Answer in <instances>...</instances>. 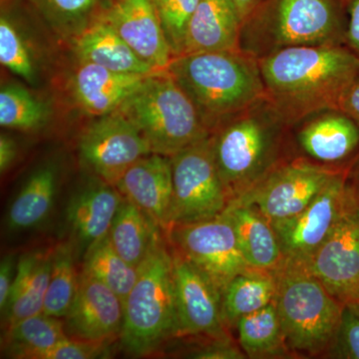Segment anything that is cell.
<instances>
[{"instance_id":"42","label":"cell","mask_w":359,"mask_h":359,"mask_svg":"<svg viewBox=\"0 0 359 359\" xmlns=\"http://www.w3.org/2000/svg\"><path fill=\"white\" fill-rule=\"evenodd\" d=\"M50 1L62 13L78 14L89 9L95 0H50Z\"/></svg>"},{"instance_id":"19","label":"cell","mask_w":359,"mask_h":359,"mask_svg":"<svg viewBox=\"0 0 359 359\" xmlns=\"http://www.w3.org/2000/svg\"><path fill=\"white\" fill-rule=\"evenodd\" d=\"M116 187L100 181L75 194L66 208V221L84 252L108 236L123 201Z\"/></svg>"},{"instance_id":"45","label":"cell","mask_w":359,"mask_h":359,"mask_svg":"<svg viewBox=\"0 0 359 359\" xmlns=\"http://www.w3.org/2000/svg\"><path fill=\"white\" fill-rule=\"evenodd\" d=\"M346 304H348V306H351V308L353 309V311L359 316V297Z\"/></svg>"},{"instance_id":"20","label":"cell","mask_w":359,"mask_h":359,"mask_svg":"<svg viewBox=\"0 0 359 359\" xmlns=\"http://www.w3.org/2000/svg\"><path fill=\"white\" fill-rule=\"evenodd\" d=\"M242 25L233 0H200L189 23L183 54L238 50Z\"/></svg>"},{"instance_id":"46","label":"cell","mask_w":359,"mask_h":359,"mask_svg":"<svg viewBox=\"0 0 359 359\" xmlns=\"http://www.w3.org/2000/svg\"><path fill=\"white\" fill-rule=\"evenodd\" d=\"M342 1L346 2V4L347 0H342Z\"/></svg>"},{"instance_id":"2","label":"cell","mask_w":359,"mask_h":359,"mask_svg":"<svg viewBox=\"0 0 359 359\" xmlns=\"http://www.w3.org/2000/svg\"><path fill=\"white\" fill-rule=\"evenodd\" d=\"M290 134L292 125L266 95L212 130L215 159L230 202L290 159Z\"/></svg>"},{"instance_id":"39","label":"cell","mask_w":359,"mask_h":359,"mask_svg":"<svg viewBox=\"0 0 359 359\" xmlns=\"http://www.w3.org/2000/svg\"><path fill=\"white\" fill-rule=\"evenodd\" d=\"M346 46L359 58V0H347Z\"/></svg>"},{"instance_id":"18","label":"cell","mask_w":359,"mask_h":359,"mask_svg":"<svg viewBox=\"0 0 359 359\" xmlns=\"http://www.w3.org/2000/svg\"><path fill=\"white\" fill-rule=\"evenodd\" d=\"M115 187L163 231L169 229L173 201L171 158L156 153L145 156L123 174Z\"/></svg>"},{"instance_id":"26","label":"cell","mask_w":359,"mask_h":359,"mask_svg":"<svg viewBox=\"0 0 359 359\" xmlns=\"http://www.w3.org/2000/svg\"><path fill=\"white\" fill-rule=\"evenodd\" d=\"M162 231L138 205L123 198L108 236L116 252L139 268Z\"/></svg>"},{"instance_id":"15","label":"cell","mask_w":359,"mask_h":359,"mask_svg":"<svg viewBox=\"0 0 359 359\" xmlns=\"http://www.w3.org/2000/svg\"><path fill=\"white\" fill-rule=\"evenodd\" d=\"M292 131L304 158L318 164L346 169L359 151V125L339 108L311 113Z\"/></svg>"},{"instance_id":"33","label":"cell","mask_w":359,"mask_h":359,"mask_svg":"<svg viewBox=\"0 0 359 359\" xmlns=\"http://www.w3.org/2000/svg\"><path fill=\"white\" fill-rule=\"evenodd\" d=\"M174 57L182 55L187 30L200 0H153Z\"/></svg>"},{"instance_id":"4","label":"cell","mask_w":359,"mask_h":359,"mask_svg":"<svg viewBox=\"0 0 359 359\" xmlns=\"http://www.w3.org/2000/svg\"><path fill=\"white\" fill-rule=\"evenodd\" d=\"M342 0H263L245 18L238 49L259 60L283 49L346 45Z\"/></svg>"},{"instance_id":"22","label":"cell","mask_w":359,"mask_h":359,"mask_svg":"<svg viewBox=\"0 0 359 359\" xmlns=\"http://www.w3.org/2000/svg\"><path fill=\"white\" fill-rule=\"evenodd\" d=\"M224 212L233 223L241 250L250 268L275 271L282 266L283 250L275 229L259 210L231 201Z\"/></svg>"},{"instance_id":"41","label":"cell","mask_w":359,"mask_h":359,"mask_svg":"<svg viewBox=\"0 0 359 359\" xmlns=\"http://www.w3.org/2000/svg\"><path fill=\"white\" fill-rule=\"evenodd\" d=\"M18 156V147L15 142L7 135L0 136V171L6 173L11 167Z\"/></svg>"},{"instance_id":"30","label":"cell","mask_w":359,"mask_h":359,"mask_svg":"<svg viewBox=\"0 0 359 359\" xmlns=\"http://www.w3.org/2000/svg\"><path fill=\"white\" fill-rule=\"evenodd\" d=\"M82 271L110 287L121 299L123 304L138 278V268L127 263L116 252L109 236L87 249Z\"/></svg>"},{"instance_id":"5","label":"cell","mask_w":359,"mask_h":359,"mask_svg":"<svg viewBox=\"0 0 359 359\" xmlns=\"http://www.w3.org/2000/svg\"><path fill=\"white\" fill-rule=\"evenodd\" d=\"M161 231L138 268V278L124 304L122 346L132 355L155 353L179 335L175 299L173 255Z\"/></svg>"},{"instance_id":"24","label":"cell","mask_w":359,"mask_h":359,"mask_svg":"<svg viewBox=\"0 0 359 359\" xmlns=\"http://www.w3.org/2000/svg\"><path fill=\"white\" fill-rule=\"evenodd\" d=\"M76 52L80 62L102 66L116 72L136 74L158 72L142 60L104 18L81 33L77 39Z\"/></svg>"},{"instance_id":"17","label":"cell","mask_w":359,"mask_h":359,"mask_svg":"<svg viewBox=\"0 0 359 359\" xmlns=\"http://www.w3.org/2000/svg\"><path fill=\"white\" fill-rule=\"evenodd\" d=\"M104 20L155 70H166L173 60L153 0H114Z\"/></svg>"},{"instance_id":"35","label":"cell","mask_w":359,"mask_h":359,"mask_svg":"<svg viewBox=\"0 0 359 359\" xmlns=\"http://www.w3.org/2000/svg\"><path fill=\"white\" fill-rule=\"evenodd\" d=\"M325 358L359 359V316L344 304L339 327L325 354Z\"/></svg>"},{"instance_id":"37","label":"cell","mask_w":359,"mask_h":359,"mask_svg":"<svg viewBox=\"0 0 359 359\" xmlns=\"http://www.w3.org/2000/svg\"><path fill=\"white\" fill-rule=\"evenodd\" d=\"M197 359H243L247 358L244 351L233 346L231 340L214 339L209 346H205L190 355Z\"/></svg>"},{"instance_id":"44","label":"cell","mask_w":359,"mask_h":359,"mask_svg":"<svg viewBox=\"0 0 359 359\" xmlns=\"http://www.w3.org/2000/svg\"><path fill=\"white\" fill-rule=\"evenodd\" d=\"M263 0H233L238 9L243 21Z\"/></svg>"},{"instance_id":"31","label":"cell","mask_w":359,"mask_h":359,"mask_svg":"<svg viewBox=\"0 0 359 359\" xmlns=\"http://www.w3.org/2000/svg\"><path fill=\"white\" fill-rule=\"evenodd\" d=\"M79 280L74 245L71 242L60 243L53 249L50 280L42 313L65 318L76 295Z\"/></svg>"},{"instance_id":"27","label":"cell","mask_w":359,"mask_h":359,"mask_svg":"<svg viewBox=\"0 0 359 359\" xmlns=\"http://www.w3.org/2000/svg\"><path fill=\"white\" fill-rule=\"evenodd\" d=\"M276 280L273 271L250 269L229 283L222 294V313L226 327H236L244 316L275 301Z\"/></svg>"},{"instance_id":"16","label":"cell","mask_w":359,"mask_h":359,"mask_svg":"<svg viewBox=\"0 0 359 359\" xmlns=\"http://www.w3.org/2000/svg\"><path fill=\"white\" fill-rule=\"evenodd\" d=\"M65 320L72 339L109 342L121 337L124 304L110 287L81 271L76 295Z\"/></svg>"},{"instance_id":"13","label":"cell","mask_w":359,"mask_h":359,"mask_svg":"<svg viewBox=\"0 0 359 359\" xmlns=\"http://www.w3.org/2000/svg\"><path fill=\"white\" fill-rule=\"evenodd\" d=\"M306 268L342 304L359 297V198L353 189L339 221Z\"/></svg>"},{"instance_id":"28","label":"cell","mask_w":359,"mask_h":359,"mask_svg":"<svg viewBox=\"0 0 359 359\" xmlns=\"http://www.w3.org/2000/svg\"><path fill=\"white\" fill-rule=\"evenodd\" d=\"M65 323L44 313L23 318L4 328L2 349L11 358L36 359L59 342L68 339Z\"/></svg>"},{"instance_id":"3","label":"cell","mask_w":359,"mask_h":359,"mask_svg":"<svg viewBox=\"0 0 359 359\" xmlns=\"http://www.w3.org/2000/svg\"><path fill=\"white\" fill-rule=\"evenodd\" d=\"M167 70L210 132L266 95L259 60L240 49L183 54Z\"/></svg>"},{"instance_id":"23","label":"cell","mask_w":359,"mask_h":359,"mask_svg":"<svg viewBox=\"0 0 359 359\" xmlns=\"http://www.w3.org/2000/svg\"><path fill=\"white\" fill-rule=\"evenodd\" d=\"M52 255L53 249L33 250L18 259L13 289L1 313L4 328L43 311L50 280Z\"/></svg>"},{"instance_id":"34","label":"cell","mask_w":359,"mask_h":359,"mask_svg":"<svg viewBox=\"0 0 359 359\" xmlns=\"http://www.w3.org/2000/svg\"><path fill=\"white\" fill-rule=\"evenodd\" d=\"M0 61L1 65L27 81H33L32 58L13 23L2 16L0 20Z\"/></svg>"},{"instance_id":"6","label":"cell","mask_w":359,"mask_h":359,"mask_svg":"<svg viewBox=\"0 0 359 359\" xmlns=\"http://www.w3.org/2000/svg\"><path fill=\"white\" fill-rule=\"evenodd\" d=\"M116 111L136 125L153 153L170 158L211 134L167 69L148 75Z\"/></svg>"},{"instance_id":"36","label":"cell","mask_w":359,"mask_h":359,"mask_svg":"<svg viewBox=\"0 0 359 359\" xmlns=\"http://www.w3.org/2000/svg\"><path fill=\"white\" fill-rule=\"evenodd\" d=\"M108 342L88 341L68 337L40 353L36 359H94L106 358Z\"/></svg>"},{"instance_id":"32","label":"cell","mask_w":359,"mask_h":359,"mask_svg":"<svg viewBox=\"0 0 359 359\" xmlns=\"http://www.w3.org/2000/svg\"><path fill=\"white\" fill-rule=\"evenodd\" d=\"M47 119L44 104L20 85H6L0 91V125L6 128H39Z\"/></svg>"},{"instance_id":"21","label":"cell","mask_w":359,"mask_h":359,"mask_svg":"<svg viewBox=\"0 0 359 359\" xmlns=\"http://www.w3.org/2000/svg\"><path fill=\"white\" fill-rule=\"evenodd\" d=\"M148 75L116 72L102 66L80 62L73 77V91L84 111L102 117L115 112Z\"/></svg>"},{"instance_id":"7","label":"cell","mask_w":359,"mask_h":359,"mask_svg":"<svg viewBox=\"0 0 359 359\" xmlns=\"http://www.w3.org/2000/svg\"><path fill=\"white\" fill-rule=\"evenodd\" d=\"M273 273V302L290 351L323 355L339 327L344 304L306 266L283 263Z\"/></svg>"},{"instance_id":"10","label":"cell","mask_w":359,"mask_h":359,"mask_svg":"<svg viewBox=\"0 0 359 359\" xmlns=\"http://www.w3.org/2000/svg\"><path fill=\"white\" fill-rule=\"evenodd\" d=\"M166 238L172 249L209 276L222 294L233 278L252 269L224 212L207 221L172 224Z\"/></svg>"},{"instance_id":"43","label":"cell","mask_w":359,"mask_h":359,"mask_svg":"<svg viewBox=\"0 0 359 359\" xmlns=\"http://www.w3.org/2000/svg\"><path fill=\"white\" fill-rule=\"evenodd\" d=\"M346 178L354 194L359 198V151L346 169Z\"/></svg>"},{"instance_id":"14","label":"cell","mask_w":359,"mask_h":359,"mask_svg":"<svg viewBox=\"0 0 359 359\" xmlns=\"http://www.w3.org/2000/svg\"><path fill=\"white\" fill-rule=\"evenodd\" d=\"M179 335L229 339L222 313V292L195 264L172 249Z\"/></svg>"},{"instance_id":"11","label":"cell","mask_w":359,"mask_h":359,"mask_svg":"<svg viewBox=\"0 0 359 359\" xmlns=\"http://www.w3.org/2000/svg\"><path fill=\"white\" fill-rule=\"evenodd\" d=\"M349 191L346 169L340 170L299 214L271 223L282 247L283 263L308 266L339 221Z\"/></svg>"},{"instance_id":"12","label":"cell","mask_w":359,"mask_h":359,"mask_svg":"<svg viewBox=\"0 0 359 359\" xmlns=\"http://www.w3.org/2000/svg\"><path fill=\"white\" fill-rule=\"evenodd\" d=\"M79 152L97 178L114 187L134 163L153 153L140 130L117 111L87 127L80 138Z\"/></svg>"},{"instance_id":"40","label":"cell","mask_w":359,"mask_h":359,"mask_svg":"<svg viewBox=\"0 0 359 359\" xmlns=\"http://www.w3.org/2000/svg\"><path fill=\"white\" fill-rule=\"evenodd\" d=\"M337 108L359 125V73L344 90Z\"/></svg>"},{"instance_id":"1","label":"cell","mask_w":359,"mask_h":359,"mask_svg":"<svg viewBox=\"0 0 359 359\" xmlns=\"http://www.w3.org/2000/svg\"><path fill=\"white\" fill-rule=\"evenodd\" d=\"M259 65L266 95L290 125L337 108L359 73V58L346 45L290 47L259 59Z\"/></svg>"},{"instance_id":"8","label":"cell","mask_w":359,"mask_h":359,"mask_svg":"<svg viewBox=\"0 0 359 359\" xmlns=\"http://www.w3.org/2000/svg\"><path fill=\"white\" fill-rule=\"evenodd\" d=\"M171 165L170 226L207 221L223 214L230 199L215 159L211 134L171 157Z\"/></svg>"},{"instance_id":"29","label":"cell","mask_w":359,"mask_h":359,"mask_svg":"<svg viewBox=\"0 0 359 359\" xmlns=\"http://www.w3.org/2000/svg\"><path fill=\"white\" fill-rule=\"evenodd\" d=\"M241 349L249 358H287L292 355L275 302L244 316L236 325Z\"/></svg>"},{"instance_id":"38","label":"cell","mask_w":359,"mask_h":359,"mask_svg":"<svg viewBox=\"0 0 359 359\" xmlns=\"http://www.w3.org/2000/svg\"><path fill=\"white\" fill-rule=\"evenodd\" d=\"M18 259L14 255H7L1 259L0 264V313H4L8 302L16 271H18Z\"/></svg>"},{"instance_id":"9","label":"cell","mask_w":359,"mask_h":359,"mask_svg":"<svg viewBox=\"0 0 359 359\" xmlns=\"http://www.w3.org/2000/svg\"><path fill=\"white\" fill-rule=\"evenodd\" d=\"M340 170L344 169L318 164L304 157L290 158L231 201L254 205L275 223L302 211Z\"/></svg>"},{"instance_id":"25","label":"cell","mask_w":359,"mask_h":359,"mask_svg":"<svg viewBox=\"0 0 359 359\" xmlns=\"http://www.w3.org/2000/svg\"><path fill=\"white\" fill-rule=\"evenodd\" d=\"M57 180V170L52 165L30 175L7 212L9 230H32L46 221L55 204Z\"/></svg>"}]
</instances>
